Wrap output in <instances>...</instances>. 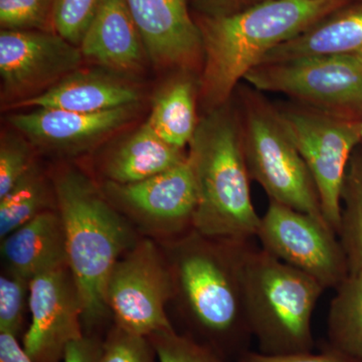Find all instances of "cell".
<instances>
[{"instance_id":"cell-25","label":"cell","mask_w":362,"mask_h":362,"mask_svg":"<svg viewBox=\"0 0 362 362\" xmlns=\"http://www.w3.org/2000/svg\"><path fill=\"white\" fill-rule=\"evenodd\" d=\"M158 362H235L223 358L213 349L175 329L149 337Z\"/></svg>"},{"instance_id":"cell-23","label":"cell","mask_w":362,"mask_h":362,"mask_svg":"<svg viewBox=\"0 0 362 362\" xmlns=\"http://www.w3.org/2000/svg\"><path fill=\"white\" fill-rule=\"evenodd\" d=\"M49 189L33 165L13 189L0 199V239L35 216L49 211Z\"/></svg>"},{"instance_id":"cell-21","label":"cell","mask_w":362,"mask_h":362,"mask_svg":"<svg viewBox=\"0 0 362 362\" xmlns=\"http://www.w3.org/2000/svg\"><path fill=\"white\" fill-rule=\"evenodd\" d=\"M320 347L352 362H362V270L349 273L335 289Z\"/></svg>"},{"instance_id":"cell-10","label":"cell","mask_w":362,"mask_h":362,"mask_svg":"<svg viewBox=\"0 0 362 362\" xmlns=\"http://www.w3.org/2000/svg\"><path fill=\"white\" fill-rule=\"evenodd\" d=\"M256 238L264 251L311 276L325 290L337 289L349 275L337 233L310 214L270 201Z\"/></svg>"},{"instance_id":"cell-6","label":"cell","mask_w":362,"mask_h":362,"mask_svg":"<svg viewBox=\"0 0 362 362\" xmlns=\"http://www.w3.org/2000/svg\"><path fill=\"white\" fill-rule=\"evenodd\" d=\"M240 112L243 149L251 180L259 183L271 202L327 223L313 178L274 105L259 93L246 90Z\"/></svg>"},{"instance_id":"cell-3","label":"cell","mask_w":362,"mask_h":362,"mask_svg":"<svg viewBox=\"0 0 362 362\" xmlns=\"http://www.w3.org/2000/svg\"><path fill=\"white\" fill-rule=\"evenodd\" d=\"M54 190L65 230L69 268L82 301L84 332L97 337L95 331L111 315L105 300L109 275L140 238L132 223L80 171L59 173Z\"/></svg>"},{"instance_id":"cell-8","label":"cell","mask_w":362,"mask_h":362,"mask_svg":"<svg viewBox=\"0 0 362 362\" xmlns=\"http://www.w3.org/2000/svg\"><path fill=\"white\" fill-rule=\"evenodd\" d=\"M244 80L258 92L281 93L305 106L362 120V56L331 54L261 64Z\"/></svg>"},{"instance_id":"cell-7","label":"cell","mask_w":362,"mask_h":362,"mask_svg":"<svg viewBox=\"0 0 362 362\" xmlns=\"http://www.w3.org/2000/svg\"><path fill=\"white\" fill-rule=\"evenodd\" d=\"M274 107L313 178L324 218L338 235L345 175L354 148L361 142V119L302 104Z\"/></svg>"},{"instance_id":"cell-27","label":"cell","mask_w":362,"mask_h":362,"mask_svg":"<svg viewBox=\"0 0 362 362\" xmlns=\"http://www.w3.org/2000/svg\"><path fill=\"white\" fill-rule=\"evenodd\" d=\"M149 337L135 334L113 324L102 341L100 362H157Z\"/></svg>"},{"instance_id":"cell-13","label":"cell","mask_w":362,"mask_h":362,"mask_svg":"<svg viewBox=\"0 0 362 362\" xmlns=\"http://www.w3.org/2000/svg\"><path fill=\"white\" fill-rule=\"evenodd\" d=\"M82 52L58 33L42 30H2L0 76L8 96L26 99L56 85L80 66ZM21 101V100H20Z\"/></svg>"},{"instance_id":"cell-19","label":"cell","mask_w":362,"mask_h":362,"mask_svg":"<svg viewBox=\"0 0 362 362\" xmlns=\"http://www.w3.org/2000/svg\"><path fill=\"white\" fill-rule=\"evenodd\" d=\"M342 7L279 45L261 64L331 54L362 56V4Z\"/></svg>"},{"instance_id":"cell-28","label":"cell","mask_w":362,"mask_h":362,"mask_svg":"<svg viewBox=\"0 0 362 362\" xmlns=\"http://www.w3.org/2000/svg\"><path fill=\"white\" fill-rule=\"evenodd\" d=\"M30 281L8 273L0 276V332L18 337L28 303Z\"/></svg>"},{"instance_id":"cell-15","label":"cell","mask_w":362,"mask_h":362,"mask_svg":"<svg viewBox=\"0 0 362 362\" xmlns=\"http://www.w3.org/2000/svg\"><path fill=\"white\" fill-rule=\"evenodd\" d=\"M129 115V107L94 114L37 108L28 113L14 114L9 117V122L40 146L71 151L85 148L110 134Z\"/></svg>"},{"instance_id":"cell-16","label":"cell","mask_w":362,"mask_h":362,"mask_svg":"<svg viewBox=\"0 0 362 362\" xmlns=\"http://www.w3.org/2000/svg\"><path fill=\"white\" fill-rule=\"evenodd\" d=\"M0 252L6 272L28 281L69 266L65 230L58 209L44 211L1 239Z\"/></svg>"},{"instance_id":"cell-22","label":"cell","mask_w":362,"mask_h":362,"mask_svg":"<svg viewBox=\"0 0 362 362\" xmlns=\"http://www.w3.org/2000/svg\"><path fill=\"white\" fill-rule=\"evenodd\" d=\"M147 125L163 141L183 149L192 142L197 130L194 86L178 81L158 97Z\"/></svg>"},{"instance_id":"cell-30","label":"cell","mask_w":362,"mask_h":362,"mask_svg":"<svg viewBox=\"0 0 362 362\" xmlns=\"http://www.w3.org/2000/svg\"><path fill=\"white\" fill-rule=\"evenodd\" d=\"M33 166L28 145L16 137L2 138L0 146V199Z\"/></svg>"},{"instance_id":"cell-2","label":"cell","mask_w":362,"mask_h":362,"mask_svg":"<svg viewBox=\"0 0 362 362\" xmlns=\"http://www.w3.org/2000/svg\"><path fill=\"white\" fill-rule=\"evenodd\" d=\"M345 0H264L216 14L199 26L204 54L202 97L209 111L228 103L240 80L279 45L342 7Z\"/></svg>"},{"instance_id":"cell-32","label":"cell","mask_w":362,"mask_h":362,"mask_svg":"<svg viewBox=\"0 0 362 362\" xmlns=\"http://www.w3.org/2000/svg\"><path fill=\"white\" fill-rule=\"evenodd\" d=\"M102 341L103 338L85 334L69 345L63 362H100Z\"/></svg>"},{"instance_id":"cell-1","label":"cell","mask_w":362,"mask_h":362,"mask_svg":"<svg viewBox=\"0 0 362 362\" xmlns=\"http://www.w3.org/2000/svg\"><path fill=\"white\" fill-rule=\"evenodd\" d=\"M251 240L214 239L192 230L169 242L166 256L187 328L183 334L235 362L254 339L244 285Z\"/></svg>"},{"instance_id":"cell-29","label":"cell","mask_w":362,"mask_h":362,"mask_svg":"<svg viewBox=\"0 0 362 362\" xmlns=\"http://www.w3.org/2000/svg\"><path fill=\"white\" fill-rule=\"evenodd\" d=\"M54 6V0H0L2 30H42Z\"/></svg>"},{"instance_id":"cell-9","label":"cell","mask_w":362,"mask_h":362,"mask_svg":"<svg viewBox=\"0 0 362 362\" xmlns=\"http://www.w3.org/2000/svg\"><path fill=\"white\" fill-rule=\"evenodd\" d=\"M170 266L156 243L142 238L112 269L105 300L116 325L143 337L175 329L166 305L175 298Z\"/></svg>"},{"instance_id":"cell-33","label":"cell","mask_w":362,"mask_h":362,"mask_svg":"<svg viewBox=\"0 0 362 362\" xmlns=\"http://www.w3.org/2000/svg\"><path fill=\"white\" fill-rule=\"evenodd\" d=\"M0 362H35L28 356L18 337L9 332H0Z\"/></svg>"},{"instance_id":"cell-26","label":"cell","mask_w":362,"mask_h":362,"mask_svg":"<svg viewBox=\"0 0 362 362\" xmlns=\"http://www.w3.org/2000/svg\"><path fill=\"white\" fill-rule=\"evenodd\" d=\"M102 0H54L52 25L56 33L80 47Z\"/></svg>"},{"instance_id":"cell-24","label":"cell","mask_w":362,"mask_h":362,"mask_svg":"<svg viewBox=\"0 0 362 362\" xmlns=\"http://www.w3.org/2000/svg\"><path fill=\"white\" fill-rule=\"evenodd\" d=\"M349 273L362 270V154L350 159L342 192L341 225L338 233Z\"/></svg>"},{"instance_id":"cell-31","label":"cell","mask_w":362,"mask_h":362,"mask_svg":"<svg viewBox=\"0 0 362 362\" xmlns=\"http://www.w3.org/2000/svg\"><path fill=\"white\" fill-rule=\"evenodd\" d=\"M238 362H352L329 349L320 347L319 354L308 352V354H297L290 356H268L259 354V351L246 352Z\"/></svg>"},{"instance_id":"cell-4","label":"cell","mask_w":362,"mask_h":362,"mask_svg":"<svg viewBox=\"0 0 362 362\" xmlns=\"http://www.w3.org/2000/svg\"><path fill=\"white\" fill-rule=\"evenodd\" d=\"M226 104L199 121L189 143L197 192L194 230L214 239L249 240L257 237L261 216L252 204L239 115Z\"/></svg>"},{"instance_id":"cell-14","label":"cell","mask_w":362,"mask_h":362,"mask_svg":"<svg viewBox=\"0 0 362 362\" xmlns=\"http://www.w3.org/2000/svg\"><path fill=\"white\" fill-rule=\"evenodd\" d=\"M143 47L159 66H187L202 52L199 26L187 0H126Z\"/></svg>"},{"instance_id":"cell-12","label":"cell","mask_w":362,"mask_h":362,"mask_svg":"<svg viewBox=\"0 0 362 362\" xmlns=\"http://www.w3.org/2000/svg\"><path fill=\"white\" fill-rule=\"evenodd\" d=\"M25 351L35 362H63L69 345L85 335L82 301L69 266L30 281Z\"/></svg>"},{"instance_id":"cell-11","label":"cell","mask_w":362,"mask_h":362,"mask_svg":"<svg viewBox=\"0 0 362 362\" xmlns=\"http://www.w3.org/2000/svg\"><path fill=\"white\" fill-rule=\"evenodd\" d=\"M107 199L149 237L178 239L194 230L197 185L188 158L168 169L129 185L107 183Z\"/></svg>"},{"instance_id":"cell-34","label":"cell","mask_w":362,"mask_h":362,"mask_svg":"<svg viewBox=\"0 0 362 362\" xmlns=\"http://www.w3.org/2000/svg\"><path fill=\"white\" fill-rule=\"evenodd\" d=\"M216 1L225 4L228 7V11L226 13H230L254 6L264 0H216Z\"/></svg>"},{"instance_id":"cell-17","label":"cell","mask_w":362,"mask_h":362,"mask_svg":"<svg viewBox=\"0 0 362 362\" xmlns=\"http://www.w3.org/2000/svg\"><path fill=\"white\" fill-rule=\"evenodd\" d=\"M143 42L126 0H102L80 45L83 57L119 71L141 63Z\"/></svg>"},{"instance_id":"cell-5","label":"cell","mask_w":362,"mask_h":362,"mask_svg":"<svg viewBox=\"0 0 362 362\" xmlns=\"http://www.w3.org/2000/svg\"><path fill=\"white\" fill-rule=\"evenodd\" d=\"M245 303L259 354L290 356L315 349L312 319L325 288L315 279L252 247L245 264Z\"/></svg>"},{"instance_id":"cell-20","label":"cell","mask_w":362,"mask_h":362,"mask_svg":"<svg viewBox=\"0 0 362 362\" xmlns=\"http://www.w3.org/2000/svg\"><path fill=\"white\" fill-rule=\"evenodd\" d=\"M187 158L182 149L163 141L144 123L109 157L105 175L108 182L129 185L175 168Z\"/></svg>"},{"instance_id":"cell-35","label":"cell","mask_w":362,"mask_h":362,"mask_svg":"<svg viewBox=\"0 0 362 362\" xmlns=\"http://www.w3.org/2000/svg\"><path fill=\"white\" fill-rule=\"evenodd\" d=\"M361 143H362V120H361Z\"/></svg>"},{"instance_id":"cell-18","label":"cell","mask_w":362,"mask_h":362,"mask_svg":"<svg viewBox=\"0 0 362 362\" xmlns=\"http://www.w3.org/2000/svg\"><path fill=\"white\" fill-rule=\"evenodd\" d=\"M139 95L129 86L92 73H73L49 89L21 100L13 107L59 109L94 114L130 107Z\"/></svg>"}]
</instances>
